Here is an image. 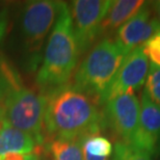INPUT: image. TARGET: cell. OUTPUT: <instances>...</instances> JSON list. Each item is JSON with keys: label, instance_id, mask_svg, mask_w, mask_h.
<instances>
[{"label": "cell", "instance_id": "obj_1", "mask_svg": "<svg viewBox=\"0 0 160 160\" xmlns=\"http://www.w3.org/2000/svg\"><path fill=\"white\" fill-rule=\"evenodd\" d=\"M46 98L44 126L51 139L83 137L105 128L99 102L73 85L52 88Z\"/></svg>", "mask_w": 160, "mask_h": 160}, {"label": "cell", "instance_id": "obj_2", "mask_svg": "<svg viewBox=\"0 0 160 160\" xmlns=\"http://www.w3.org/2000/svg\"><path fill=\"white\" fill-rule=\"evenodd\" d=\"M79 55L69 6L62 2L38 73V84L52 88L65 85L74 72Z\"/></svg>", "mask_w": 160, "mask_h": 160}, {"label": "cell", "instance_id": "obj_3", "mask_svg": "<svg viewBox=\"0 0 160 160\" xmlns=\"http://www.w3.org/2000/svg\"><path fill=\"white\" fill-rule=\"evenodd\" d=\"M128 53L116 40H102L83 59L72 85L92 96L101 105Z\"/></svg>", "mask_w": 160, "mask_h": 160}, {"label": "cell", "instance_id": "obj_4", "mask_svg": "<svg viewBox=\"0 0 160 160\" xmlns=\"http://www.w3.org/2000/svg\"><path fill=\"white\" fill-rule=\"evenodd\" d=\"M46 104V96L38 95L24 88L16 89L4 99V116L2 122L33 135L42 146L44 140L42 130Z\"/></svg>", "mask_w": 160, "mask_h": 160}, {"label": "cell", "instance_id": "obj_5", "mask_svg": "<svg viewBox=\"0 0 160 160\" xmlns=\"http://www.w3.org/2000/svg\"><path fill=\"white\" fill-rule=\"evenodd\" d=\"M62 1L39 0L26 5L21 19V32L29 52H38L58 17Z\"/></svg>", "mask_w": 160, "mask_h": 160}, {"label": "cell", "instance_id": "obj_6", "mask_svg": "<svg viewBox=\"0 0 160 160\" xmlns=\"http://www.w3.org/2000/svg\"><path fill=\"white\" fill-rule=\"evenodd\" d=\"M111 4V0H76L72 2L70 14L80 53L88 49L101 33L102 21Z\"/></svg>", "mask_w": 160, "mask_h": 160}, {"label": "cell", "instance_id": "obj_7", "mask_svg": "<svg viewBox=\"0 0 160 160\" xmlns=\"http://www.w3.org/2000/svg\"><path fill=\"white\" fill-rule=\"evenodd\" d=\"M140 102L132 92L117 96L105 103V128H109L120 142L130 143L139 124Z\"/></svg>", "mask_w": 160, "mask_h": 160}, {"label": "cell", "instance_id": "obj_8", "mask_svg": "<svg viewBox=\"0 0 160 160\" xmlns=\"http://www.w3.org/2000/svg\"><path fill=\"white\" fill-rule=\"evenodd\" d=\"M150 70L149 59L143 53L142 47L130 51L125 57L112 83L107 89L102 104L117 96L132 92L139 89L146 83Z\"/></svg>", "mask_w": 160, "mask_h": 160}, {"label": "cell", "instance_id": "obj_9", "mask_svg": "<svg viewBox=\"0 0 160 160\" xmlns=\"http://www.w3.org/2000/svg\"><path fill=\"white\" fill-rule=\"evenodd\" d=\"M160 31V23L153 16L151 3L145 2L130 20L118 29L116 41L128 52L135 49Z\"/></svg>", "mask_w": 160, "mask_h": 160}, {"label": "cell", "instance_id": "obj_10", "mask_svg": "<svg viewBox=\"0 0 160 160\" xmlns=\"http://www.w3.org/2000/svg\"><path fill=\"white\" fill-rule=\"evenodd\" d=\"M130 143L149 155L160 152V107L150 100L145 92L140 99L138 128Z\"/></svg>", "mask_w": 160, "mask_h": 160}, {"label": "cell", "instance_id": "obj_11", "mask_svg": "<svg viewBox=\"0 0 160 160\" xmlns=\"http://www.w3.org/2000/svg\"><path fill=\"white\" fill-rule=\"evenodd\" d=\"M40 146L33 135L16 129L2 122L0 129V156L9 153L31 154L36 152Z\"/></svg>", "mask_w": 160, "mask_h": 160}, {"label": "cell", "instance_id": "obj_12", "mask_svg": "<svg viewBox=\"0 0 160 160\" xmlns=\"http://www.w3.org/2000/svg\"><path fill=\"white\" fill-rule=\"evenodd\" d=\"M145 4L142 0H117L108 9L101 24V32L114 30L120 28L128 20H130Z\"/></svg>", "mask_w": 160, "mask_h": 160}, {"label": "cell", "instance_id": "obj_13", "mask_svg": "<svg viewBox=\"0 0 160 160\" xmlns=\"http://www.w3.org/2000/svg\"><path fill=\"white\" fill-rule=\"evenodd\" d=\"M83 137L51 139L48 143V150L52 160H84L82 152Z\"/></svg>", "mask_w": 160, "mask_h": 160}, {"label": "cell", "instance_id": "obj_14", "mask_svg": "<svg viewBox=\"0 0 160 160\" xmlns=\"http://www.w3.org/2000/svg\"><path fill=\"white\" fill-rule=\"evenodd\" d=\"M23 88L18 72L0 55V101L4 100L12 92Z\"/></svg>", "mask_w": 160, "mask_h": 160}, {"label": "cell", "instance_id": "obj_15", "mask_svg": "<svg viewBox=\"0 0 160 160\" xmlns=\"http://www.w3.org/2000/svg\"><path fill=\"white\" fill-rule=\"evenodd\" d=\"M82 152L94 157L109 158L113 152V147L107 137L96 133L82 138Z\"/></svg>", "mask_w": 160, "mask_h": 160}, {"label": "cell", "instance_id": "obj_16", "mask_svg": "<svg viewBox=\"0 0 160 160\" xmlns=\"http://www.w3.org/2000/svg\"><path fill=\"white\" fill-rule=\"evenodd\" d=\"M112 160H152L151 155L136 149L131 143L117 142Z\"/></svg>", "mask_w": 160, "mask_h": 160}, {"label": "cell", "instance_id": "obj_17", "mask_svg": "<svg viewBox=\"0 0 160 160\" xmlns=\"http://www.w3.org/2000/svg\"><path fill=\"white\" fill-rule=\"evenodd\" d=\"M146 95L160 107V68L151 65L146 79Z\"/></svg>", "mask_w": 160, "mask_h": 160}, {"label": "cell", "instance_id": "obj_18", "mask_svg": "<svg viewBox=\"0 0 160 160\" xmlns=\"http://www.w3.org/2000/svg\"><path fill=\"white\" fill-rule=\"evenodd\" d=\"M142 49L153 65L160 68V31L147 41Z\"/></svg>", "mask_w": 160, "mask_h": 160}, {"label": "cell", "instance_id": "obj_19", "mask_svg": "<svg viewBox=\"0 0 160 160\" xmlns=\"http://www.w3.org/2000/svg\"><path fill=\"white\" fill-rule=\"evenodd\" d=\"M34 153L31 154H23V153H9L4 156H2V160H29L31 156Z\"/></svg>", "mask_w": 160, "mask_h": 160}, {"label": "cell", "instance_id": "obj_20", "mask_svg": "<svg viewBox=\"0 0 160 160\" xmlns=\"http://www.w3.org/2000/svg\"><path fill=\"white\" fill-rule=\"evenodd\" d=\"M152 8H153V12H155V17L157 18V20L160 23V1H155L152 2Z\"/></svg>", "mask_w": 160, "mask_h": 160}, {"label": "cell", "instance_id": "obj_21", "mask_svg": "<svg viewBox=\"0 0 160 160\" xmlns=\"http://www.w3.org/2000/svg\"><path fill=\"white\" fill-rule=\"evenodd\" d=\"M3 116H4V108L0 105V121L3 120Z\"/></svg>", "mask_w": 160, "mask_h": 160}, {"label": "cell", "instance_id": "obj_22", "mask_svg": "<svg viewBox=\"0 0 160 160\" xmlns=\"http://www.w3.org/2000/svg\"><path fill=\"white\" fill-rule=\"evenodd\" d=\"M29 160H39V156L36 154H32V156H31V158Z\"/></svg>", "mask_w": 160, "mask_h": 160}, {"label": "cell", "instance_id": "obj_23", "mask_svg": "<svg viewBox=\"0 0 160 160\" xmlns=\"http://www.w3.org/2000/svg\"><path fill=\"white\" fill-rule=\"evenodd\" d=\"M1 126H2V122H0V129H1Z\"/></svg>", "mask_w": 160, "mask_h": 160}, {"label": "cell", "instance_id": "obj_24", "mask_svg": "<svg viewBox=\"0 0 160 160\" xmlns=\"http://www.w3.org/2000/svg\"><path fill=\"white\" fill-rule=\"evenodd\" d=\"M159 160H160V158H159Z\"/></svg>", "mask_w": 160, "mask_h": 160}]
</instances>
